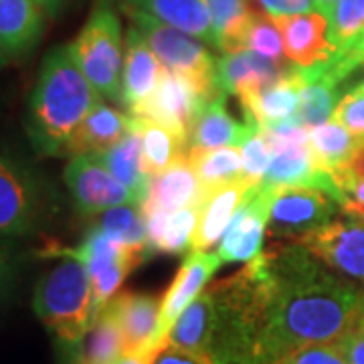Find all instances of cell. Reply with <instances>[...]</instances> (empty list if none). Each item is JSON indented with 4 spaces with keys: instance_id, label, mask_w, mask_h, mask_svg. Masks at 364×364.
<instances>
[{
    "instance_id": "obj_1",
    "label": "cell",
    "mask_w": 364,
    "mask_h": 364,
    "mask_svg": "<svg viewBox=\"0 0 364 364\" xmlns=\"http://www.w3.org/2000/svg\"><path fill=\"white\" fill-rule=\"evenodd\" d=\"M208 289L210 364H279L306 346L336 342L364 312L363 287L299 243L261 251Z\"/></svg>"
},
{
    "instance_id": "obj_2",
    "label": "cell",
    "mask_w": 364,
    "mask_h": 364,
    "mask_svg": "<svg viewBox=\"0 0 364 364\" xmlns=\"http://www.w3.org/2000/svg\"><path fill=\"white\" fill-rule=\"evenodd\" d=\"M102 93L79 69L69 45L47 53L26 105L25 128L41 156H63L79 124L102 104Z\"/></svg>"
},
{
    "instance_id": "obj_3",
    "label": "cell",
    "mask_w": 364,
    "mask_h": 364,
    "mask_svg": "<svg viewBox=\"0 0 364 364\" xmlns=\"http://www.w3.org/2000/svg\"><path fill=\"white\" fill-rule=\"evenodd\" d=\"M33 310L69 364H73L81 342L95 322L93 284L87 267L75 257H61L39 277Z\"/></svg>"
},
{
    "instance_id": "obj_4",
    "label": "cell",
    "mask_w": 364,
    "mask_h": 364,
    "mask_svg": "<svg viewBox=\"0 0 364 364\" xmlns=\"http://www.w3.org/2000/svg\"><path fill=\"white\" fill-rule=\"evenodd\" d=\"M69 49L83 75L102 97L119 102L126 37L116 11L105 2H97L75 41L69 43Z\"/></svg>"
},
{
    "instance_id": "obj_5",
    "label": "cell",
    "mask_w": 364,
    "mask_h": 364,
    "mask_svg": "<svg viewBox=\"0 0 364 364\" xmlns=\"http://www.w3.org/2000/svg\"><path fill=\"white\" fill-rule=\"evenodd\" d=\"M122 11L130 16L166 71L191 79L208 100L223 95L217 83V59L208 51V45L174 26L160 23L140 9L122 6Z\"/></svg>"
},
{
    "instance_id": "obj_6",
    "label": "cell",
    "mask_w": 364,
    "mask_h": 364,
    "mask_svg": "<svg viewBox=\"0 0 364 364\" xmlns=\"http://www.w3.org/2000/svg\"><path fill=\"white\" fill-rule=\"evenodd\" d=\"M51 191L18 158L0 152V239L28 237L51 215Z\"/></svg>"
},
{
    "instance_id": "obj_7",
    "label": "cell",
    "mask_w": 364,
    "mask_h": 364,
    "mask_svg": "<svg viewBox=\"0 0 364 364\" xmlns=\"http://www.w3.org/2000/svg\"><path fill=\"white\" fill-rule=\"evenodd\" d=\"M45 255L75 257L87 267L91 284H93V318L95 320L116 296L117 289L126 282V277L140 263L148 259V251L144 247L117 243L93 229H90L83 243L77 247H51L49 251H45Z\"/></svg>"
},
{
    "instance_id": "obj_8",
    "label": "cell",
    "mask_w": 364,
    "mask_h": 364,
    "mask_svg": "<svg viewBox=\"0 0 364 364\" xmlns=\"http://www.w3.org/2000/svg\"><path fill=\"white\" fill-rule=\"evenodd\" d=\"M298 243L332 272L364 286V213L358 208L340 207L336 217Z\"/></svg>"
},
{
    "instance_id": "obj_9",
    "label": "cell",
    "mask_w": 364,
    "mask_h": 364,
    "mask_svg": "<svg viewBox=\"0 0 364 364\" xmlns=\"http://www.w3.org/2000/svg\"><path fill=\"white\" fill-rule=\"evenodd\" d=\"M338 213L340 205L324 191L312 186H284L273 191L267 235L282 243H298Z\"/></svg>"
},
{
    "instance_id": "obj_10",
    "label": "cell",
    "mask_w": 364,
    "mask_h": 364,
    "mask_svg": "<svg viewBox=\"0 0 364 364\" xmlns=\"http://www.w3.org/2000/svg\"><path fill=\"white\" fill-rule=\"evenodd\" d=\"M207 104L208 97L191 79L166 71L162 67L156 90L152 91V95L144 102L138 112L128 116L142 117L152 124H158L186 144L193 124Z\"/></svg>"
},
{
    "instance_id": "obj_11",
    "label": "cell",
    "mask_w": 364,
    "mask_h": 364,
    "mask_svg": "<svg viewBox=\"0 0 364 364\" xmlns=\"http://www.w3.org/2000/svg\"><path fill=\"white\" fill-rule=\"evenodd\" d=\"M63 178L73 200V207L83 219L97 217L104 210L114 207L138 203L134 193L117 181L116 176L105 168L104 162L93 154L71 158Z\"/></svg>"
},
{
    "instance_id": "obj_12",
    "label": "cell",
    "mask_w": 364,
    "mask_h": 364,
    "mask_svg": "<svg viewBox=\"0 0 364 364\" xmlns=\"http://www.w3.org/2000/svg\"><path fill=\"white\" fill-rule=\"evenodd\" d=\"M272 196V191L263 188L261 182L245 191L217 249L223 263H249L261 255L263 237L269 223Z\"/></svg>"
},
{
    "instance_id": "obj_13",
    "label": "cell",
    "mask_w": 364,
    "mask_h": 364,
    "mask_svg": "<svg viewBox=\"0 0 364 364\" xmlns=\"http://www.w3.org/2000/svg\"><path fill=\"white\" fill-rule=\"evenodd\" d=\"M221 263L219 253H208V251H191L186 259L182 261L181 269L176 272L172 284L162 298L158 330L154 336L156 352L166 346V338L172 326L176 324L182 312L207 289L208 279L221 267Z\"/></svg>"
},
{
    "instance_id": "obj_14",
    "label": "cell",
    "mask_w": 364,
    "mask_h": 364,
    "mask_svg": "<svg viewBox=\"0 0 364 364\" xmlns=\"http://www.w3.org/2000/svg\"><path fill=\"white\" fill-rule=\"evenodd\" d=\"M162 299L154 294L140 291H119L105 306L116 318L117 326L124 334L128 354H150L156 356L154 336L158 330Z\"/></svg>"
},
{
    "instance_id": "obj_15",
    "label": "cell",
    "mask_w": 364,
    "mask_h": 364,
    "mask_svg": "<svg viewBox=\"0 0 364 364\" xmlns=\"http://www.w3.org/2000/svg\"><path fill=\"white\" fill-rule=\"evenodd\" d=\"M287 67L284 61H273L253 51L223 53L221 59H217V83L223 93H233L243 105L275 83Z\"/></svg>"
},
{
    "instance_id": "obj_16",
    "label": "cell",
    "mask_w": 364,
    "mask_h": 364,
    "mask_svg": "<svg viewBox=\"0 0 364 364\" xmlns=\"http://www.w3.org/2000/svg\"><path fill=\"white\" fill-rule=\"evenodd\" d=\"M286 57L299 67H312L334 55L330 41V21L318 11L275 18Z\"/></svg>"
},
{
    "instance_id": "obj_17",
    "label": "cell",
    "mask_w": 364,
    "mask_h": 364,
    "mask_svg": "<svg viewBox=\"0 0 364 364\" xmlns=\"http://www.w3.org/2000/svg\"><path fill=\"white\" fill-rule=\"evenodd\" d=\"M162 65L150 49L144 35L132 25L126 33L124 49V71H122V95L119 104L126 114H134L156 90Z\"/></svg>"
},
{
    "instance_id": "obj_18",
    "label": "cell",
    "mask_w": 364,
    "mask_h": 364,
    "mask_svg": "<svg viewBox=\"0 0 364 364\" xmlns=\"http://www.w3.org/2000/svg\"><path fill=\"white\" fill-rule=\"evenodd\" d=\"M203 186L184 154L150 181L148 195L142 203V215L144 219L150 215H166L191 205H203Z\"/></svg>"
},
{
    "instance_id": "obj_19",
    "label": "cell",
    "mask_w": 364,
    "mask_h": 364,
    "mask_svg": "<svg viewBox=\"0 0 364 364\" xmlns=\"http://www.w3.org/2000/svg\"><path fill=\"white\" fill-rule=\"evenodd\" d=\"M227 93L208 100L200 116L193 124L186 142V150H210V148H241L253 132L257 130V119L245 112V119H235L225 107Z\"/></svg>"
},
{
    "instance_id": "obj_20",
    "label": "cell",
    "mask_w": 364,
    "mask_h": 364,
    "mask_svg": "<svg viewBox=\"0 0 364 364\" xmlns=\"http://www.w3.org/2000/svg\"><path fill=\"white\" fill-rule=\"evenodd\" d=\"M47 13L35 0H0V55L21 59L39 45Z\"/></svg>"
},
{
    "instance_id": "obj_21",
    "label": "cell",
    "mask_w": 364,
    "mask_h": 364,
    "mask_svg": "<svg viewBox=\"0 0 364 364\" xmlns=\"http://www.w3.org/2000/svg\"><path fill=\"white\" fill-rule=\"evenodd\" d=\"M130 130V117L126 112H117L109 105L100 104L90 116L79 124L65 144L63 156L102 154L117 144Z\"/></svg>"
},
{
    "instance_id": "obj_22",
    "label": "cell",
    "mask_w": 364,
    "mask_h": 364,
    "mask_svg": "<svg viewBox=\"0 0 364 364\" xmlns=\"http://www.w3.org/2000/svg\"><path fill=\"white\" fill-rule=\"evenodd\" d=\"M299 104L294 122L299 128H316L330 122L338 104V87L334 79L326 73L324 61L312 67H299Z\"/></svg>"
},
{
    "instance_id": "obj_23",
    "label": "cell",
    "mask_w": 364,
    "mask_h": 364,
    "mask_svg": "<svg viewBox=\"0 0 364 364\" xmlns=\"http://www.w3.org/2000/svg\"><path fill=\"white\" fill-rule=\"evenodd\" d=\"M122 6H134L142 13L158 18L160 23L178 28L182 33L203 41L208 47L217 49V37L213 16L208 11L207 0H134L130 4Z\"/></svg>"
},
{
    "instance_id": "obj_24",
    "label": "cell",
    "mask_w": 364,
    "mask_h": 364,
    "mask_svg": "<svg viewBox=\"0 0 364 364\" xmlns=\"http://www.w3.org/2000/svg\"><path fill=\"white\" fill-rule=\"evenodd\" d=\"M249 186L251 184H247L245 178H241L205 196L195 235L191 241V251H208L213 245L221 243L223 235L227 231L235 210Z\"/></svg>"
},
{
    "instance_id": "obj_25",
    "label": "cell",
    "mask_w": 364,
    "mask_h": 364,
    "mask_svg": "<svg viewBox=\"0 0 364 364\" xmlns=\"http://www.w3.org/2000/svg\"><path fill=\"white\" fill-rule=\"evenodd\" d=\"M200 215V205L178 208L166 215L146 217V251L150 253H170L181 255L191 249L196 223Z\"/></svg>"
},
{
    "instance_id": "obj_26",
    "label": "cell",
    "mask_w": 364,
    "mask_h": 364,
    "mask_svg": "<svg viewBox=\"0 0 364 364\" xmlns=\"http://www.w3.org/2000/svg\"><path fill=\"white\" fill-rule=\"evenodd\" d=\"M97 158L104 162L105 168L109 170L117 181L134 193L142 207L144 198L148 195L150 181H152L144 166L142 134L130 124V130L126 132V136L114 144L109 150L97 154Z\"/></svg>"
},
{
    "instance_id": "obj_27",
    "label": "cell",
    "mask_w": 364,
    "mask_h": 364,
    "mask_svg": "<svg viewBox=\"0 0 364 364\" xmlns=\"http://www.w3.org/2000/svg\"><path fill=\"white\" fill-rule=\"evenodd\" d=\"M299 104V71L298 65L287 67L286 73L261 90L247 104H243V112H247L257 119L259 126H275L289 122L296 116Z\"/></svg>"
},
{
    "instance_id": "obj_28",
    "label": "cell",
    "mask_w": 364,
    "mask_h": 364,
    "mask_svg": "<svg viewBox=\"0 0 364 364\" xmlns=\"http://www.w3.org/2000/svg\"><path fill=\"white\" fill-rule=\"evenodd\" d=\"M308 144L316 162L334 176L350 164L363 142L342 128L338 122L330 119L308 130Z\"/></svg>"
},
{
    "instance_id": "obj_29",
    "label": "cell",
    "mask_w": 364,
    "mask_h": 364,
    "mask_svg": "<svg viewBox=\"0 0 364 364\" xmlns=\"http://www.w3.org/2000/svg\"><path fill=\"white\" fill-rule=\"evenodd\" d=\"M186 158L195 168L205 196L243 178L241 148L229 146L210 150H186Z\"/></svg>"
},
{
    "instance_id": "obj_30",
    "label": "cell",
    "mask_w": 364,
    "mask_h": 364,
    "mask_svg": "<svg viewBox=\"0 0 364 364\" xmlns=\"http://www.w3.org/2000/svg\"><path fill=\"white\" fill-rule=\"evenodd\" d=\"M126 354L124 334L112 312L104 308L81 342L73 364H117Z\"/></svg>"
},
{
    "instance_id": "obj_31",
    "label": "cell",
    "mask_w": 364,
    "mask_h": 364,
    "mask_svg": "<svg viewBox=\"0 0 364 364\" xmlns=\"http://www.w3.org/2000/svg\"><path fill=\"white\" fill-rule=\"evenodd\" d=\"M130 117V124L142 134V150H144V166L150 178L158 176L160 172L168 168L170 164L186 154V144L181 138L158 124H152L142 117Z\"/></svg>"
},
{
    "instance_id": "obj_32",
    "label": "cell",
    "mask_w": 364,
    "mask_h": 364,
    "mask_svg": "<svg viewBox=\"0 0 364 364\" xmlns=\"http://www.w3.org/2000/svg\"><path fill=\"white\" fill-rule=\"evenodd\" d=\"M91 229L114 239L117 243L146 249V221H144L142 207L138 203L104 210L102 215L95 217Z\"/></svg>"
},
{
    "instance_id": "obj_33",
    "label": "cell",
    "mask_w": 364,
    "mask_h": 364,
    "mask_svg": "<svg viewBox=\"0 0 364 364\" xmlns=\"http://www.w3.org/2000/svg\"><path fill=\"white\" fill-rule=\"evenodd\" d=\"M237 51H253L261 57L273 59V61H284V55H286L284 39H282V33H279L275 18H272L269 14L257 13V11L251 14L233 53Z\"/></svg>"
},
{
    "instance_id": "obj_34",
    "label": "cell",
    "mask_w": 364,
    "mask_h": 364,
    "mask_svg": "<svg viewBox=\"0 0 364 364\" xmlns=\"http://www.w3.org/2000/svg\"><path fill=\"white\" fill-rule=\"evenodd\" d=\"M207 2L215 26L217 49L221 53H229L255 9L249 4V0H207Z\"/></svg>"
},
{
    "instance_id": "obj_35",
    "label": "cell",
    "mask_w": 364,
    "mask_h": 364,
    "mask_svg": "<svg viewBox=\"0 0 364 364\" xmlns=\"http://www.w3.org/2000/svg\"><path fill=\"white\" fill-rule=\"evenodd\" d=\"M364 28V0H336L330 18V41L334 51L350 45Z\"/></svg>"
},
{
    "instance_id": "obj_36",
    "label": "cell",
    "mask_w": 364,
    "mask_h": 364,
    "mask_svg": "<svg viewBox=\"0 0 364 364\" xmlns=\"http://www.w3.org/2000/svg\"><path fill=\"white\" fill-rule=\"evenodd\" d=\"M272 162V146L261 126L249 136L241 146V164H243V178L247 184H259L267 174Z\"/></svg>"
},
{
    "instance_id": "obj_37",
    "label": "cell",
    "mask_w": 364,
    "mask_h": 364,
    "mask_svg": "<svg viewBox=\"0 0 364 364\" xmlns=\"http://www.w3.org/2000/svg\"><path fill=\"white\" fill-rule=\"evenodd\" d=\"M342 193V207L358 208L364 213V142L356 156L344 170L332 176Z\"/></svg>"
},
{
    "instance_id": "obj_38",
    "label": "cell",
    "mask_w": 364,
    "mask_h": 364,
    "mask_svg": "<svg viewBox=\"0 0 364 364\" xmlns=\"http://www.w3.org/2000/svg\"><path fill=\"white\" fill-rule=\"evenodd\" d=\"M332 119L350 132L354 138L364 142V81L340 97Z\"/></svg>"
},
{
    "instance_id": "obj_39",
    "label": "cell",
    "mask_w": 364,
    "mask_h": 364,
    "mask_svg": "<svg viewBox=\"0 0 364 364\" xmlns=\"http://www.w3.org/2000/svg\"><path fill=\"white\" fill-rule=\"evenodd\" d=\"M364 63V28L363 33L352 41L350 45H346L344 49L334 51L330 59L324 61L326 73L334 79L336 83H342L344 79L350 75L352 71L358 65Z\"/></svg>"
},
{
    "instance_id": "obj_40",
    "label": "cell",
    "mask_w": 364,
    "mask_h": 364,
    "mask_svg": "<svg viewBox=\"0 0 364 364\" xmlns=\"http://www.w3.org/2000/svg\"><path fill=\"white\" fill-rule=\"evenodd\" d=\"M279 364H348L336 342L314 344L289 354Z\"/></svg>"
},
{
    "instance_id": "obj_41",
    "label": "cell",
    "mask_w": 364,
    "mask_h": 364,
    "mask_svg": "<svg viewBox=\"0 0 364 364\" xmlns=\"http://www.w3.org/2000/svg\"><path fill=\"white\" fill-rule=\"evenodd\" d=\"M338 348L348 364H364V312L354 320V324L336 340Z\"/></svg>"
},
{
    "instance_id": "obj_42",
    "label": "cell",
    "mask_w": 364,
    "mask_h": 364,
    "mask_svg": "<svg viewBox=\"0 0 364 364\" xmlns=\"http://www.w3.org/2000/svg\"><path fill=\"white\" fill-rule=\"evenodd\" d=\"M259 4L263 6L265 14H269L272 18L316 11L314 0H259Z\"/></svg>"
},
{
    "instance_id": "obj_43",
    "label": "cell",
    "mask_w": 364,
    "mask_h": 364,
    "mask_svg": "<svg viewBox=\"0 0 364 364\" xmlns=\"http://www.w3.org/2000/svg\"><path fill=\"white\" fill-rule=\"evenodd\" d=\"M148 364H210L205 358L191 354V352L174 348V346H164L156 356Z\"/></svg>"
},
{
    "instance_id": "obj_44",
    "label": "cell",
    "mask_w": 364,
    "mask_h": 364,
    "mask_svg": "<svg viewBox=\"0 0 364 364\" xmlns=\"http://www.w3.org/2000/svg\"><path fill=\"white\" fill-rule=\"evenodd\" d=\"M11 275H13V253H11V247L0 239V296L9 286Z\"/></svg>"
},
{
    "instance_id": "obj_45",
    "label": "cell",
    "mask_w": 364,
    "mask_h": 364,
    "mask_svg": "<svg viewBox=\"0 0 364 364\" xmlns=\"http://www.w3.org/2000/svg\"><path fill=\"white\" fill-rule=\"evenodd\" d=\"M47 16H59L65 9H69L75 0H35Z\"/></svg>"
},
{
    "instance_id": "obj_46",
    "label": "cell",
    "mask_w": 364,
    "mask_h": 364,
    "mask_svg": "<svg viewBox=\"0 0 364 364\" xmlns=\"http://www.w3.org/2000/svg\"><path fill=\"white\" fill-rule=\"evenodd\" d=\"M314 4H316V11L320 14H324L328 21L332 18L334 6H336V0H314Z\"/></svg>"
},
{
    "instance_id": "obj_47",
    "label": "cell",
    "mask_w": 364,
    "mask_h": 364,
    "mask_svg": "<svg viewBox=\"0 0 364 364\" xmlns=\"http://www.w3.org/2000/svg\"><path fill=\"white\" fill-rule=\"evenodd\" d=\"M152 358H154V356L144 354V352H140V354H126L117 364H148Z\"/></svg>"
},
{
    "instance_id": "obj_48",
    "label": "cell",
    "mask_w": 364,
    "mask_h": 364,
    "mask_svg": "<svg viewBox=\"0 0 364 364\" xmlns=\"http://www.w3.org/2000/svg\"><path fill=\"white\" fill-rule=\"evenodd\" d=\"M119 4H130V2H134V0H117Z\"/></svg>"
},
{
    "instance_id": "obj_49",
    "label": "cell",
    "mask_w": 364,
    "mask_h": 364,
    "mask_svg": "<svg viewBox=\"0 0 364 364\" xmlns=\"http://www.w3.org/2000/svg\"><path fill=\"white\" fill-rule=\"evenodd\" d=\"M2 63H4V57H2V55H0V65H2Z\"/></svg>"
}]
</instances>
